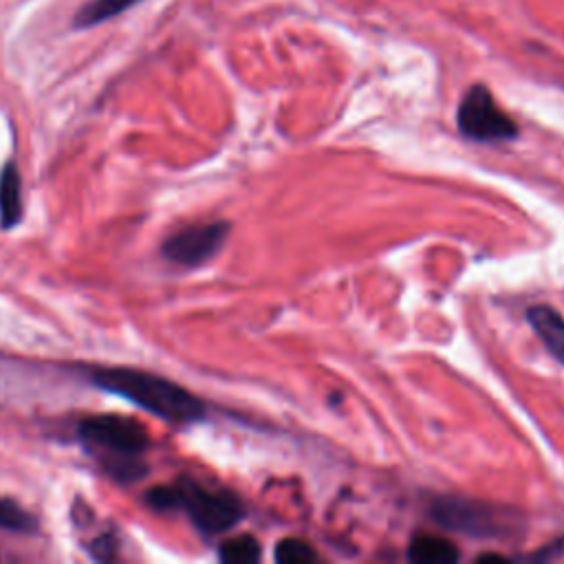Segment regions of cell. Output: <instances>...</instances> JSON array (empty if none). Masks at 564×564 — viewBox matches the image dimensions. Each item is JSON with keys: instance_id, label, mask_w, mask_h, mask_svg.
<instances>
[{"instance_id": "6da1fadb", "label": "cell", "mask_w": 564, "mask_h": 564, "mask_svg": "<svg viewBox=\"0 0 564 564\" xmlns=\"http://www.w3.org/2000/svg\"><path fill=\"white\" fill-rule=\"evenodd\" d=\"M93 383L123 397L167 423H194L205 416V403L187 388L137 368H101L90 375Z\"/></svg>"}, {"instance_id": "7a4b0ae2", "label": "cell", "mask_w": 564, "mask_h": 564, "mask_svg": "<svg viewBox=\"0 0 564 564\" xmlns=\"http://www.w3.org/2000/svg\"><path fill=\"white\" fill-rule=\"evenodd\" d=\"M145 505L154 511L185 509L194 527L207 535L223 533L245 518V505L238 496L231 491H212L189 478L150 487L145 491Z\"/></svg>"}, {"instance_id": "3957f363", "label": "cell", "mask_w": 564, "mask_h": 564, "mask_svg": "<svg viewBox=\"0 0 564 564\" xmlns=\"http://www.w3.org/2000/svg\"><path fill=\"white\" fill-rule=\"evenodd\" d=\"M79 438L106 458V467L121 480L139 478L145 467L139 456L148 449V430L130 416L93 414L79 423Z\"/></svg>"}, {"instance_id": "277c9868", "label": "cell", "mask_w": 564, "mask_h": 564, "mask_svg": "<svg viewBox=\"0 0 564 564\" xmlns=\"http://www.w3.org/2000/svg\"><path fill=\"white\" fill-rule=\"evenodd\" d=\"M430 516L441 524L458 533L474 538H502L518 529L516 513L502 511L489 502L467 498H436L430 507Z\"/></svg>"}, {"instance_id": "5b68a950", "label": "cell", "mask_w": 564, "mask_h": 564, "mask_svg": "<svg viewBox=\"0 0 564 564\" xmlns=\"http://www.w3.org/2000/svg\"><path fill=\"white\" fill-rule=\"evenodd\" d=\"M458 130L474 141H509L518 137V126L513 119L502 112L491 95V90L482 84H474L463 95L456 110Z\"/></svg>"}, {"instance_id": "8992f818", "label": "cell", "mask_w": 564, "mask_h": 564, "mask_svg": "<svg viewBox=\"0 0 564 564\" xmlns=\"http://www.w3.org/2000/svg\"><path fill=\"white\" fill-rule=\"evenodd\" d=\"M227 236L229 223L225 220L189 225L167 236L161 245V253L172 264L200 267L223 249Z\"/></svg>"}, {"instance_id": "52a82bcc", "label": "cell", "mask_w": 564, "mask_h": 564, "mask_svg": "<svg viewBox=\"0 0 564 564\" xmlns=\"http://www.w3.org/2000/svg\"><path fill=\"white\" fill-rule=\"evenodd\" d=\"M527 322L546 350L564 366V317L549 304H533L527 311Z\"/></svg>"}, {"instance_id": "ba28073f", "label": "cell", "mask_w": 564, "mask_h": 564, "mask_svg": "<svg viewBox=\"0 0 564 564\" xmlns=\"http://www.w3.org/2000/svg\"><path fill=\"white\" fill-rule=\"evenodd\" d=\"M22 220V181L13 163H4L0 170V225L11 229Z\"/></svg>"}, {"instance_id": "9c48e42d", "label": "cell", "mask_w": 564, "mask_h": 564, "mask_svg": "<svg viewBox=\"0 0 564 564\" xmlns=\"http://www.w3.org/2000/svg\"><path fill=\"white\" fill-rule=\"evenodd\" d=\"M460 557L454 542L441 535L421 533L408 546V560L416 564H454Z\"/></svg>"}, {"instance_id": "30bf717a", "label": "cell", "mask_w": 564, "mask_h": 564, "mask_svg": "<svg viewBox=\"0 0 564 564\" xmlns=\"http://www.w3.org/2000/svg\"><path fill=\"white\" fill-rule=\"evenodd\" d=\"M143 0H86L73 15L75 29H90L106 20H112Z\"/></svg>"}, {"instance_id": "8fae6325", "label": "cell", "mask_w": 564, "mask_h": 564, "mask_svg": "<svg viewBox=\"0 0 564 564\" xmlns=\"http://www.w3.org/2000/svg\"><path fill=\"white\" fill-rule=\"evenodd\" d=\"M262 555V546L253 535H236L220 544L218 557L227 564H253Z\"/></svg>"}, {"instance_id": "7c38bea8", "label": "cell", "mask_w": 564, "mask_h": 564, "mask_svg": "<svg viewBox=\"0 0 564 564\" xmlns=\"http://www.w3.org/2000/svg\"><path fill=\"white\" fill-rule=\"evenodd\" d=\"M275 562L280 564H311V562H317V553L315 549L300 540V538H284L278 542L275 546V553H273Z\"/></svg>"}, {"instance_id": "4fadbf2b", "label": "cell", "mask_w": 564, "mask_h": 564, "mask_svg": "<svg viewBox=\"0 0 564 564\" xmlns=\"http://www.w3.org/2000/svg\"><path fill=\"white\" fill-rule=\"evenodd\" d=\"M0 529L31 533V531H35V520L15 500L0 498Z\"/></svg>"}, {"instance_id": "5bb4252c", "label": "cell", "mask_w": 564, "mask_h": 564, "mask_svg": "<svg viewBox=\"0 0 564 564\" xmlns=\"http://www.w3.org/2000/svg\"><path fill=\"white\" fill-rule=\"evenodd\" d=\"M115 540H112V535H101L99 540H95L93 542V546H90V551H93V555L97 557V560H110L112 555H115Z\"/></svg>"}, {"instance_id": "9a60e30c", "label": "cell", "mask_w": 564, "mask_h": 564, "mask_svg": "<svg viewBox=\"0 0 564 564\" xmlns=\"http://www.w3.org/2000/svg\"><path fill=\"white\" fill-rule=\"evenodd\" d=\"M564 555V538L546 544L540 553L533 555V560H555V557H562Z\"/></svg>"}, {"instance_id": "2e32d148", "label": "cell", "mask_w": 564, "mask_h": 564, "mask_svg": "<svg viewBox=\"0 0 564 564\" xmlns=\"http://www.w3.org/2000/svg\"><path fill=\"white\" fill-rule=\"evenodd\" d=\"M491 560H494V562H505L507 557H502V555H480V557H478V562H491Z\"/></svg>"}]
</instances>
